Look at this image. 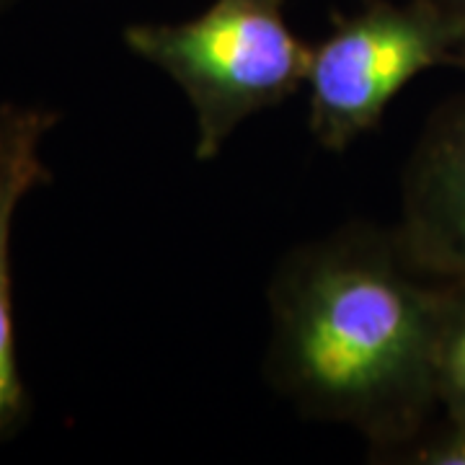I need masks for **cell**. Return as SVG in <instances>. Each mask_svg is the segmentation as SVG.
<instances>
[{"mask_svg":"<svg viewBox=\"0 0 465 465\" xmlns=\"http://www.w3.org/2000/svg\"><path fill=\"white\" fill-rule=\"evenodd\" d=\"M442 282L393 228L354 220L290 249L269 280L264 378L298 414L344 424L396 463L437 414L432 347Z\"/></svg>","mask_w":465,"mask_h":465,"instance_id":"obj_1","label":"cell"},{"mask_svg":"<svg viewBox=\"0 0 465 465\" xmlns=\"http://www.w3.org/2000/svg\"><path fill=\"white\" fill-rule=\"evenodd\" d=\"M287 0H213L183 21H140L124 47L179 85L194 114V158L213 163L243 122L308 81L311 42L290 29Z\"/></svg>","mask_w":465,"mask_h":465,"instance_id":"obj_2","label":"cell"},{"mask_svg":"<svg viewBox=\"0 0 465 465\" xmlns=\"http://www.w3.org/2000/svg\"><path fill=\"white\" fill-rule=\"evenodd\" d=\"M21 0H0V16H5L14 5H18Z\"/></svg>","mask_w":465,"mask_h":465,"instance_id":"obj_9","label":"cell"},{"mask_svg":"<svg viewBox=\"0 0 465 465\" xmlns=\"http://www.w3.org/2000/svg\"><path fill=\"white\" fill-rule=\"evenodd\" d=\"M432 67H450V42L430 0H362L351 14H333L311 47L305 81L313 140L326 153L349 150Z\"/></svg>","mask_w":465,"mask_h":465,"instance_id":"obj_3","label":"cell"},{"mask_svg":"<svg viewBox=\"0 0 465 465\" xmlns=\"http://www.w3.org/2000/svg\"><path fill=\"white\" fill-rule=\"evenodd\" d=\"M63 114L39 104L0 101V445L26 430L32 396L24 382L14 305V228L34 189L52 183L45 140Z\"/></svg>","mask_w":465,"mask_h":465,"instance_id":"obj_5","label":"cell"},{"mask_svg":"<svg viewBox=\"0 0 465 465\" xmlns=\"http://www.w3.org/2000/svg\"><path fill=\"white\" fill-rule=\"evenodd\" d=\"M393 231L424 277L465 282V91L440 101L416 137Z\"/></svg>","mask_w":465,"mask_h":465,"instance_id":"obj_4","label":"cell"},{"mask_svg":"<svg viewBox=\"0 0 465 465\" xmlns=\"http://www.w3.org/2000/svg\"><path fill=\"white\" fill-rule=\"evenodd\" d=\"M440 14L450 42V67L465 75V0H430Z\"/></svg>","mask_w":465,"mask_h":465,"instance_id":"obj_8","label":"cell"},{"mask_svg":"<svg viewBox=\"0 0 465 465\" xmlns=\"http://www.w3.org/2000/svg\"><path fill=\"white\" fill-rule=\"evenodd\" d=\"M437 411L465 424V282H442L432 347Z\"/></svg>","mask_w":465,"mask_h":465,"instance_id":"obj_6","label":"cell"},{"mask_svg":"<svg viewBox=\"0 0 465 465\" xmlns=\"http://www.w3.org/2000/svg\"><path fill=\"white\" fill-rule=\"evenodd\" d=\"M396 463L411 465H465V424L445 421L430 427L396 458Z\"/></svg>","mask_w":465,"mask_h":465,"instance_id":"obj_7","label":"cell"}]
</instances>
